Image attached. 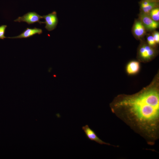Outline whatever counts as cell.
<instances>
[{"label":"cell","instance_id":"4","mask_svg":"<svg viewBox=\"0 0 159 159\" xmlns=\"http://www.w3.org/2000/svg\"><path fill=\"white\" fill-rule=\"evenodd\" d=\"M42 16L43 18L45 20V21L43 22V23L46 24L45 28L47 30L51 31L55 29L58 21L56 11H53L47 15Z\"/></svg>","mask_w":159,"mask_h":159},{"label":"cell","instance_id":"1","mask_svg":"<svg viewBox=\"0 0 159 159\" xmlns=\"http://www.w3.org/2000/svg\"><path fill=\"white\" fill-rule=\"evenodd\" d=\"M110 107L148 144L155 143L159 137V91L155 81L136 93L117 96Z\"/></svg>","mask_w":159,"mask_h":159},{"label":"cell","instance_id":"10","mask_svg":"<svg viewBox=\"0 0 159 159\" xmlns=\"http://www.w3.org/2000/svg\"><path fill=\"white\" fill-rule=\"evenodd\" d=\"M133 31L135 36L138 38L141 37L145 34V28L140 21H137L135 23Z\"/></svg>","mask_w":159,"mask_h":159},{"label":"cell","instance_id":"6","mask_svg":"<svg viewBox=\"0 0 159 159\" xmlns=\"http://www.w3.org/2000/svg\"><path fill=\"white\" fill-rule=\"evenodd\" d=\"M140 19L145 28L148 30H154L158 27V22L152 19L148 14L142 13L140 15Z\"/></svg>","mask_w":159,"mask_h":159},{"label":"cell","instance_id":"14","mask_svg":"<svg viewBox=\"0 0 159 159\" xmlns=\"http://www.w3.org/2000/svg\"><path fill=\"white\" fill-rule=\"evenodd\" d=\"M153 36L156 43H158L159 42V33L158 32H153Z\"/></svg>","mask_w":159,"mask_h":159},{"label":"cell","instance_id":"15","mask_svg":"<svg viewBox=\"0 0 159 159\" xmlns=\"http://www.w3.org/2000/svg\"><path fill=\"white\" fill-rule=\"evenodd\" d=\"M147 0L148 1H155V2H158L159 1V0Z\"/></svg>","mask_w":159,"mask_h":159},{"label":"cell","instance_id":"8","mask_svg":"<svg viewBox=\"0 0 159 159\" xmlns=\"http://www.w3.org/2000/svg\"><path fill=\"white\" fill-rule=\"evenodd\" d=\"M140 6L142 13L148 14L153 9L158 7V2L142 0L140 3Z\"/></svg>","mask_w":159,"mask_h":159},{"label":"cell","instance_id":"9","mask_svg":"<svg viewBox=\"0 0 159 159\" xmlns=\"http://www.w3.org/2000/svg\"><path fill=\"white\" fill-rule=\"evenodd\" d=\"M140 68V63L138 61H132L129 62L126 67V71L128 74L134 75L137 73Z\"/></svg>","mask_w":159,"mask_h":159},{"label":"cell","instance_id":"5","mask_svg":"<svg viewBox=\"0 0 159 159\" xmlns=\"http://www.w3.org/2000/svg\"><path fill=\"white\" fill-rule=\"evenodd\" d=\"M82 129L84 132L87 138L89 140L93 141L101 145H106L115 147H118L106 143L100 139L97 135L95 132L91 129L87 125L82 127Z\"/></svg>","mask_w":159,"mask_h":159},{"label":"cell","instance_id":"11","mask_svg":"<svg viewBox=\"0 0 159 159\" xmlns=\"http://www.w3.org/2000/svg\"><path fill=\"white\" fill-rule=\"evenodd\" d=\"M153 20L158 21L159 20V9L158 7L152 10L148 14Z\"/></svg>","mask_w":159,"mask_h":159},{"label":"cell","instance_id":"12","mask_svg":"<svg viewBox=\"0 0 159 159\" xmlns=\"http://www.w3.org/2000/svg\"><path fill=\"white\" fill-rule=\"evenodd\" d=\"M7 26L3 25L0 26V39H4L5 38H7L4 36L5 30Z\"/></svg>","mask_w":159,"mask_h":159},{"label":"cell","instance_id":"7","mask_svg":"<svg viewBox=\"0 0 159 159\" xmlns=\"http://www.w3.org/2000/svg\"><path fill=\"white\" fill-rule=\"evenodd\" d=\"M42 33V30L39 28L34 27L33 28H27L21 34L19 35L12 37H7L10 39L27 38L31 37L37 34H40Z\"/></svg>","mask_w":159,"mask_h":159},{"label":"cell","instance_id":"3","mask_svg":"<svg viewBox=\"0 0 159 159\" xmlns=\"http://www.w3.org/2000/svg\"><path fill=\"white\" fill-rule=\"evenodd\" d=\"M155 50L148 45L143 44L139 48V57L143 61H148L150 60L155 56Z\"/></svg>","mask_w":159,"mask_h":159},{"label":"cell","instance_id":"13","mask_svg":"<svg viewBox=\"0 0 159 159\" xmlns=\"http://www.w3.org/2000/svg\"><path fill=\"white\" fill-rule=\"evenodd\" d=\"M147 40L148 45L151 47L155 46L156 44L153 36H148L147 38Z\"/></svg>","mask_w":159,"mask_h":159},{"label":"cell","instance_id":"2","mask_svg":"<svg viewBox=\"0 0 159 159\" xmlns=\"http://www.w3.org/2000/svg\"><path fill=\"white\" fill-rule=\"evenodd\" d=\"M42 18H43V16L39 15L37 13L35 12H29L22 16L19 17L14 21L19 22H25L29 25L37 22L41 24L43 23V22L40 21V19Z\"/></svg>","mask_w":159,"mask_h":159}]
</instances>
